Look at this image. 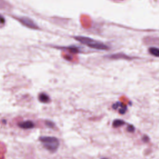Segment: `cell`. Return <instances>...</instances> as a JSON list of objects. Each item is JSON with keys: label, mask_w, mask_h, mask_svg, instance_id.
Segmentation results:
<instances>
[{"label": "cell", "mask_w": 159, "mask_h": 159, "mask_svg": "<svg viewBox=\"0 0 159 159\" xmlns=\"http://www.w3.org/2000/svg\"><path fill=\"white\" fill-rule=\"evenodd\" d=\"M74 38L77 41L80 42L83 44L87 45L88 47L91 48H94L96 50H106L109 48V47L104 43L88 37L76 36V37H74Z\"/></svg>", "instance_id": "1"}, {"label": "cell", "mask_w": 159, "mask_h": 159, "mask_svg": "<svg viewBox=\"0 0 159 159\" xmlns=\"http://www.w3.org/2000/svg\"><path fill=\"white\" fill-rule=\"evenodd\" d=\"M39 140L43 147L50 152H56L60 145V141L55 137L41 136L39 137Z\"/></svg>", "instance_id": "2"}, {"label": "cell", "mask_w": 159, "mask_h": 159, "mask_svg": "<svg viewBox=\"0 0 159 159\" xmlns=\"http://www.w3.org/2000/svg\"><path fill=\"white\" fill-rule=\"evenodd\" d=\"M17 19L19 22H20L23 25L33 29H38L39 27L37 24L30 18L25 16H21L17 17Z\"/></svg>", "instance_id": "3"}, {"label": "cell", "mask_w": 159, "mask_h": 159, "mask_svg": "<svg viewBox=\"0 0 159 159\" xmlns=\"http://www.w3.org/2000/svg\"><path fill=\"white\" fill-rule=\"evenodd\" d=\"M18 126L23 129H30L35 127V124L31 120H25L18 123Z\"/></svg>", "instance_id": "4"}, {"label": "cell", "mask_w": 159, "mask_h": 159, "mask_svg": "<svg viewBox=\"0 0 159 159\" xmlns=\"http://www.w3.org/2000/svg\"><path fill=\"white\" fill-rule=\"evenodd\" d=\"M39 101H40L41 102H43V103H48L51 101L49 96L44 93H41L39 94Z\"/></svg>", "instance_id": "5"}, {"label": "cell", "mask_w": 159, "mask_h": 159, "mask_svg": "<svg viewBox=\"0 0 159 159\" xmlns=\"http://www.w3.org/2000/svg\"><path fill=\"white\" fill-rule=\"evenodd\" d=\"M148 52L149 53L157 57H159V48H157V47H150L148 48Z\"/></svg>", "instance_id": "6"}, {"label": "cell", "mask_w": 159, "mask_h": 159, "mask_svg": "<svg viewBox=\"0 0 159 159\" xmlns=\"http://www.w3.org/2000/svg\"><path fill=\"white\" fill-rule=\"evenodd\" d=\"M125 124V121L121 119H115L112 122V127L114 128H117L120 127Z\"/></svg>", "instance_id": "7"}, {"label": "cell", "mask_w": 159, "mask_h": 159, "mask_svg": "<svg viewBox=\"0 0 159 159\" xmlns=\"http://www.w3.org/2000/svg\"><path fill=\"white\" fill-rule=\"evenodd\" d=\"M127 106L122 103V104L121 105V106L119 108V112L120 114H124L125 113V112L127 111Z\"/></svg>", "instance_id": "8"}, {"label": "cell", "mask_w": 159, "mask_h": 159, "mask_svg": "<svg viewBox=\"0 0 159 159\" xmlns=\"http://www.w3.org/2000/svg\"><path fill=\"white\" fill-rule=\"evenodd\" d=\"M45 125H46L48 127L51 128V129H53V128H54V127H55V123H54L53 122L51 121V120H45Z\"/></svg>", "instance_id": "9"}, {"label": "cell", "mask_w": 159, "mask_h": 159, "mask_svg": "<svg viewBox=\"0 0 159 159\" xmlns=\"http://www.w3.org/2000/svg\"><path fill=\"white\" fill-rule=\"evenodd\" d=\"M127 131L129 132H134L135 131V127L133 125H129L127 127Z\"/></svg>", "instance_id": "10"}, {"label": "cell", "mask_w": 159, "mask_h": 159, "mask_svg": "<svg viewBox=\"0 0 159 159\" xmlns=\"http://www.w3.org/2000/svg\"><path fill=\"white\" fill-rule=\"evenodd\" d=\"M5 24V19L4 17L0 14V27L4 25Z\"/></svg>", "instance_id": "11"}, {"label": "cell", "mask_w": 159, "mask_h": 159, "mask_svg": "<svg viewBox=\"0 0 159 159\" xmlns=\"http://www.w3.org/2000/svg\"><path fill=\"white\" fill-rule=\"evenodd\" d=\"M142 141H143V142H148L149 141L150 139H149L148 136H147V135H143V136L142 137Z\"/></svg>", "instance_id": "12"}, {"label": "cell", "mask_w": 159, "mask_h": 159, "mask_svg": "<svg viewBox=\"0 0 159 159\" xmlns=\"http://www.w3.org/2000/svg\"><path fill=\"white\" fill-rule=\"evenodd\" d=\"M102 159H109V158H102Z\"/></svg>", "instance_id": "13"}]
</instances>
